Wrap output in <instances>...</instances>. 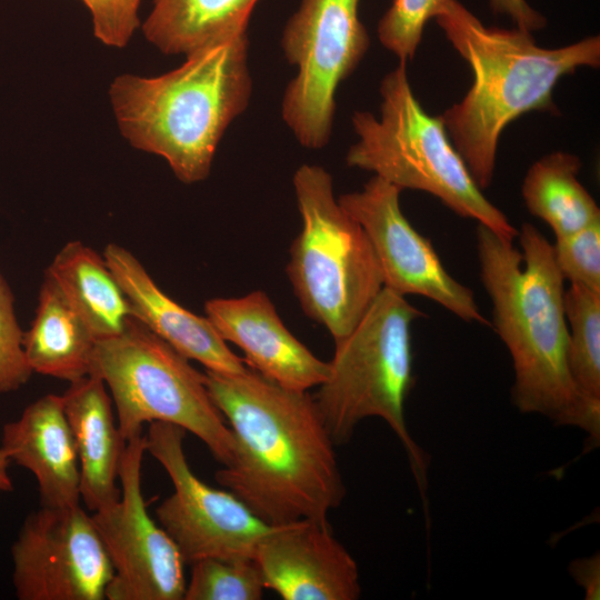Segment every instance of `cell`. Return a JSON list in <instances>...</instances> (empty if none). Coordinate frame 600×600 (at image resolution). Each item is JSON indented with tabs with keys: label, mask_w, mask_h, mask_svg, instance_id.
<instances>
[{
	"label": "cell",
	"mask_w": 600,
	"mask_h": 600,
	"mask_svg": "<svg viewBox=\"0 0 600 600\" xmlns=\"http://www.w3.org/2000/svg\"><path fill=\"white\" fill-rule=\"evenodd\" d=\"M204 376L234 440L217 482L269 526L326 520L343 501L346 487L313 397L248 366L238 373L206 369Z\"/></svg>",
	"instance_id": "obj_1"
},
{
	"label": "cell",
	"mask_w": 600,
	"mask_h": 600,
	"mask_svg": "<svg viewBox=\"0 0 600 600\" xmlns=\"http://www.w3.org/2000/svg\"><path fill=\"white\" fill-rule=\"evenodd\" d=\"M513 241L478 224L480 278L492 303L493 328L513 364L511 400L523 413L576 427L600 440V403L584 398L568 364L564 279L552 244L531 223Z\"/></svg>",
	"instance_id": "obj_2"
},
{
	"label": "cell",
	"mask_w": 600,
	"mask_h": 600,
	"mask_svg": "<svg viewBox=\"0 0 600 600\" xmlns=\"http://www.w3.org/2000/svg\"><path fill=\"white\" fill-rule=\"evenodd\" d=\"M434 19L473 74L463 99L439 117L482 190L491 184L504 128L530 111L557 113L556 84L578 68L600 66V38L541 48L531 32L487 28L458 0H446Z\"/></svg>",
	"instance_id": "obj_3"
},
{
	"label": "cell",
	"mask_w": 600,
	"mask_h": 600,
	"mask_svg": "<svg viewBox=\"0 0 600 600\" xmlns=\"http://www.w3.org/2000/svg\"><path fill=\"white\" fill-rule=\"evenodd\" d=\"M248 49L246 32L188 54L167 73L114 78L109 97L121 134L162 157L181 182L204 180L224 131L249 103Z\"/></svg>",
	"instance_id": "obj_4"
},
{
	"label": "cell",
	"mask_w": 600,
	"mask_h": 600,
	"mask_svg": "<svg viewBox=\"0 0 600 600\" xmlns=\"http://www.w3.org/2000/svg\"><path fill=\"white\" fill-rule=\"evenodd\" d=\"M421 316L404 296L383 287L352 331L334 342L328 377L312 397L336 446L346 444L363 419H383L402 442L422 492L428 460L404 419L414 381L411 326Z\"/></svg>",
	"instance_id": "obj_5"
},
{
	"label": "cell",
	"mask_w": 600,
	"mask_h": 600,
	"mask_svg": "<svg viewBox=\"0 0 600 600\" xmlns=\"http://www.w3.org/2000/svg\"><path fill=\"white\" fill-rule=\"evenodd\" d=\"M406 64L400 61L381 81L380 119L368 111L353 113L359 140L350 147L347 164L371 171L400 190L430 193L460 217L513 241L519 231L483 196L440 117L422 109Z\"/></svg>",
	"instance_id": "obj_6"
},
{
	"label": "cell",
	"mask_w": 600,
	"mask_h": 600,
	"mask_svg": "<svg viewBox=\"0 0 600 600\" xmlns=\"http://www.w3.org/2000/svg\"><path fill=\"white\" fill-rule=\"evenodd\" d=\"M292 182L302 227L290 246L287 276L302 311L336 342L383 288L381 268L363 228L336 200L328 171L302 164Z\"/></svg>",
	"instance_id": "obj_7"
},
{
	"label": "cell",
	"mask_w": 600,
	"mask_h": 600,
	"mask_svg": "<svg viewBox=\"0 0 600 600\" xmlns=\"http://www.w3.org/2000/svg\"><path fill=\"white\" fill-rule=\"evenodd\" d=\"M90 374L109 389L124 442L143 423L161 421L193 433L223 466L231 461L233 436L204 373L136 317L122 332L96 341Z\"/></svg>",
	"instance_id": "obj_8"
},
{
	"label": "cell",
	"mask_w": 600,
	"mask_h": 600,
	"mask_svg": "<svg viewBox=\"0 0 600 600\" xmlns=\"http://www.w3.org/2000/svg\"><path fill=\"white\" fill-rule=\"evenodd\" d=\"M359 1L302 0L283 29L282 50L298 73L284 91L282 117L306 148L328 143L337 88L369 48L358 16Z\"/></svg>",
	"instance_id": "obj_9"
},
{
	"label": "cell",
	"mask_w": 600,
	"mask_h": 600,
	"mask_svg": "<svg viewBox=\"0 0 600 600\" xmlns=\"http://www.w3.org/2000/svg\"><path fill=\"white\" fill-rule=\"evenodd\" d=\"M186 430L150 422L148 451L166 470L173 492L157 508L159 524L177 546L184 564L206 558L253 559L272 526L256 517L229 490L212 488L190 469L183 449Z\"/></svg>",
	"instance_id": "obj_10"
},
{
	"label": "cell",
	"mask_w": 600,
	"mask_h": 600,
	"mask_svg": "<svg viewBox=\"0 0 600 600\" xmlns=\"http://www.w3.org/2000/svg\"><path fill=\"white\" fill-rule=\"evenodd\" d=\"M144 452L142 432L126 441L119 467L120 498L91 514L113 569L106 599L181 600L187 584L184 562L147 511L141 487Z\"/></svg>",
	"instance_id": "obj_11"
},
{
	"label": "cell",
	"mask_w": 600,
	"mask_h": 600,
	"mask_svg": "<svg viewBox=\"0 0 600 600\" xmlns=\"http://www.w3.org/2000/svg\"><path fill=\"white\" fill-rule=\"evenodd\" d=\"M11 554L20 600H103L113 577L92 517L80 504L30 513Z\"/></svg>",
	"instance_id": "obj_12"
},
{
	"label": "cell",
	"mask_w": 600,
	"mask_h": 600,
	"mask_svg": "<svg viewBox=\"0 0 600 600\" xmlns=\"http://www.w3.org/2000/svg\"><path fill=\"white\" fill-rule=\"evenodd\" d=\"M401 191L373 176L361 190L338 199L367 233L381 268L383 287L404 297H426L464 321L489 324L473 291L446 270L430 240L402 213Z\"/></svg>",
	"instance_id": "obj_13"
},
{
	"label": "cell",
	"mask_w": 600,
	"mask_h": 600,
	"mask_svg": "<svg viewBox=\"0 0 600 600\" xmlns=\"http://www.w3.org/2000/svg\"><path fill=\"white\" fill-rule=\"evenodd\" d=\"M253 560L266 589L283 600H356L361 594L357 562L328 519L272 526Z\"/></svg>",
	"instance_id": "obj_14"
},
{
	"label": "cell",
	"mask_w": 600,
	"mask_h": 600,
	"mask_svg": "<svg viewBox=\"0 0 600 600\" xmlns=\"http://www.w3.org/2000/svg\"><path fill=\"white\" fill-rule=\"evenodd\" d=\"M204 312L221 338L240 348L244 363L270 380L308 391L327 379L328 362L288 330L266 292L213 298L204 303Z\"/></svg>",
	"instance_id": "obj_15"
},
{
	"label": "cell",
	"mask_w": 600,
	"mask_h": 600,
	"mask_svg": "<svg viewBox=\"0 0 600 600\" xmlns=\"http://www.w3.org/2000/svg\"><path fill=\"white\" fill-rule=\"evenodd\" d=\"M102 256L128 297L134 317L152 332L207 370L238 373L247 369L210 320L168 297L128 249L109 243Z\"/></svg>",
	"instance_id": "obj_16"
},
{
	"label": "cell",
	"mask_w": 600,
	"mask_h": 600,
	"mask_svg": "<svg viewBox=\"0 0 600 600\" xmlns=\"http://www.w3.org/2000/svg\"><path fill=\"white\" fill-rule=\"evenodd\" d=\"M1 450L36 478L40 503L80 504V467L61 396L46 394L2 428Z\"/></svg>",
	"instance_id": "obj_17"
},
{
	"label": "cell",
	"mask_w": 600,
	"mask_h": 600,
	"mask_svg": "<svg viewBox=\"0 0 600 600\" xmlns=\"http://www.w3.org/2000/svg\"><path fill=\"white\" fill-rule=\"evenodd\" d=\"M69 383L61 397L79 460L81 499L97 511L120 498L117 479L126 442L106 383L93 374Z\"/></svg>",
	"instance_id": "obj_18"
},
{
	"label": "cell",
	"mask_w": 600,
	"mask_h": 600,
	"mask_svg": "<svg viewBox=\"0 0 600 600\" xmlns=\"http://www.w3.org/2000/svg\"><path fill=\"white\" fill-rule=\"evenodd\" d=\"M96 341L86 320L46 273L36 317L22 338L31 371L69 382L86 377Z\"/></svg>",
	"instance_id": "obj_19"
},
{
	"label": "cell",
	"mask_w": 600,
	"mask_h": 600,
	"mask_svg": "<svg viewBox=\"0 0 600 600\" xmlns=\"http://www.w3.org/2000/svg\"><path fill=\"white\" fill-rule=\"evenodd\" d=\"M46 273L86 320L97 340L123 331L132 306L101 257L80 241L64 244Z\"/></svg>",
	"instance_id": "obj_20"
},
{
	"label": "cell",
	"mask_w": 600,
	"mask_h": 600,
	"mask_svg": "<svg viewBox=\"0 0 600 600\" xmlns=\"http://www.w3.org/2000/svg\"><path fill=\"white\" fill-rule=\"evenodd\" d=\"M259 0H152L146 39L166 54L186 56L248 29Z\"/></svg>",
	"instance_id": "obj_21"
},
{
	"label": "cell",
	"mask_w": 600,
	"mask_h": 600,
	"mask_svg": "<svg viewBox=\"0 0 600 600\" xmlns=\"http://www.w3.org/2000/svg\"><path fill=\"white\" fill-rule=\"evenodd\" d=\"M579 157L557 151L536 161L527 171L521 193L528 211L543 220L556 238L600 221V209L577 176Z\"/></svg>",
	"instance_id": "obj_22"
},
{
	"label": "cell",
	"mask_w": 600,
	"mask_h": 600,
	"mask_svg": "<svg viewBox=\"0 0 600 600\" xmlns=\"http://www.w3.org/2000/svg\"><path fill=\"white\" fill-rule=\"evenodd\" d=\"M564 313L570 374L584 398L600 403V292L570 284Z\"/></svg>",
	"instance_id": "obj_23"
},
{
	"label": "cell",
	"mask_w": 600,
	"mask_h": 600,
	"mask_svg": "<svg viewBox=\"0 0 600 600\" xmlns=\"http://www.w3.org/2000/svg\"><path fill=\"white\" fill-rule=\"evenodd\" d=\"M183 600H259L266 589L253 559L206 558L191 564Z\"/></svg>",
	"instance_id": "obj_24"
},
{
	"label": "cell",
	"mask_w": 600,
	"mask_h": 600,
	"mask_svg": "<svg viewBox=\"0 0 600 600\" xmlns=\"http://www.w3.org/2000/svg\"><path fill=\"white\" fill-rule=\"evenodd\" d=\"M446 0H393L380 19L378 38L400 61L414 57L429 20L434 19Z\"/></svg>",
	"instance_id": "obj_25"
},
{
	"label": "cell",
	"mask_w": 600,
	"mask_h": 600,
	"mask_svg": "<svg viewBox=\"0 0 600 600\" xmlns=\"http://www.w3.org/2000/svg\"><path fill=\"white\" fill-rule=\"evenodd\" d=\"M552 248L564 280L600 292V221L556 238Z\"/></svg>",
	"instance_id": "obj_26"
},
{
	"label": "cell",
	"mask_w": 600,
	"mask_h": 600,
	"mask_svg": "<svg viewBox=\"0 0 600 600\" xmlns=\"http://www.w3.org/2000/svg\"><path fill=\"white\" fill-rule=\"evenodd\" d=\"M13 294L0 273V393L18 390L33 373L27 362L13 307Z\"/></svg>",
	"instance_id": "obj_27"
},
{
	"label": "cell",
	"mask_w": 600,
	"mask_h": 600,
	"mask_svg": "<svg viewBox=\"0 0 600 600\" xmlns=\"http://www.w3.org/2000/svg\"><path fill=\"white\" fill-rule=\"evenodd\" d=\"M90 11L93 33L103 44L123 48L140 24L141 0H82Z\"/></svg>",
	"instance_id": "obj_28"
},
{
	"label": "cell",
	"mask_w": 600,
	"mask_h": 600,
	"mask_svg": "<svg viewBox=\"0 0 600 600\" xmlns=\"http://www.w3.org/2000/svg\"><path fill=\"white\" fill-rule=\"evenodd\" d=\"M493 13L508 16L516 28L532 32L546 26L544 17L531 8L526 0H489Z\"/></svg>",
	"instance_id": "obj_29"
},
{
	"label": "cell",
	"mask_w": 600,
	"mask_h": 600,
	"mask_svg": "<svg viewBox=\"0 0 600 600\" xmlns=\"http://www.w3.org/2000/svg\"><path fill=\"white\" fill-rule=\"evenodd\" d=\"M569 572L576 582L584 590L587 600L600 599V554L599 552L573 560Z\"/></svg>",
	"instance_id": "obj_30"
},
{
	"label": "cell",
	"mask_w": 600,
	"mask_h": 600,
	"mask_svg": "<svg viewBox=\"0 0 600 600\" xmlns=\"http://www.w3.org/2000/svg\"><path fill=\"white\" fill-rule=\"evenodd\" d=\"M9 460L0 448V493L13 490L12 480L8 473Z\"/></svg>",
	"instance_id": "obj_31"
}]
</instances>
